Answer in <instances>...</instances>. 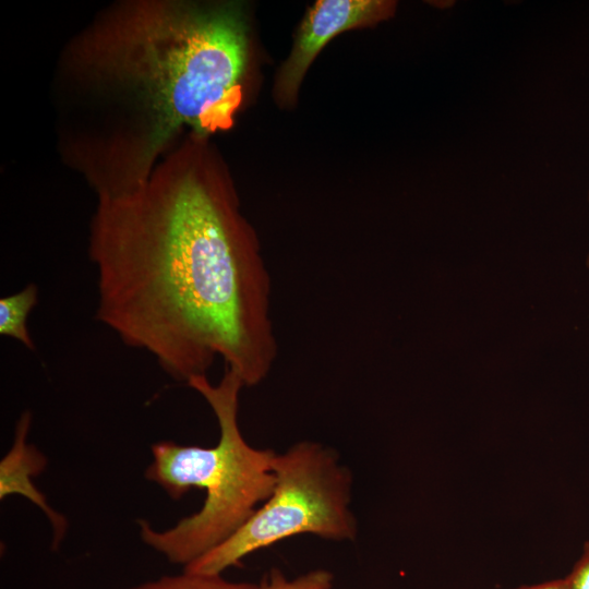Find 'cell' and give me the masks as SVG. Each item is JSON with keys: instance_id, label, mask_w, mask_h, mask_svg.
Instances as JSON below:
<instances>
[{"instance_id": "6da1fadb", "label": "cell", "mask_w": 589, "mask_h": 589, "mask_svg": "<svg viewBox=\"0 0 589 589\" xmlns=\"http://www.w3.org/2000/svg\"><path fill=\"white\" fill-rule=\"evenodd\" d=\"M171 149L135 190L98 199L88 255L96 318L178 382L217 357L244 386L277 357L271 277L235 205Z\"/></svg>"}, {"instance_id": "7a4b0ae2", "label": "cell", "mask_w": 589, "mask_h": 589, "mask_svg": "<svg viewBox=\"0 0 589 589\" xmlns=\"http://www.w3.org/2000/svg\"><path fill=\"white\" fill-rule=\"evenodd\" d=\"M248 21L239 2L128 0L67 46L60 73L75 96L65 155L97 194H127L184 129L228 130L243 100Z\"/></svg>"}, {"instance_id": "3957f363", "label": "cell", "mask_w": 589, "mask_h": 589, "mask_svg": "<svg viewBox=\"0 0 589 589\" xmlns=\"http://www.w3.org/2000/svg\"><path fill=\"white\" fill-rule=\"evenodd\" d=\"M212 408L219 440L213 447L160 441L151 446L146 480L172 500L191 489L205 492L202 507L168 529H155L139 520L141 540L169 562L188 566L232 536L272 494L275 483L272 460L276 452L251 446L238 424L239 375L225 368L213 385L207 375L187 382Z\"/></svg>"}, {"instance_id": "277c9868", "label": "cell", "mask_w": 589, "mask_h": 589, "mask_svg": "<svg viewBox=\"0 0 589 589\" xmlns=\"http://www.w3.org/2000/svg\"><path fill=\"white\" fill-rule=\"evenodd\" d=\"M272 471L275 483L269 497L232 536L183 569L223 574L249 554L297 534L356 539L352 473L333 448L313 441L294 443L275 453Z\"/></svg>"}, {"instance_id": "5b68a950", "label": "cell", "mask_w": 589, "mask_h": 589, "mask_svg": "<svg viewBox=\"0 0 589 589\" xmlns=\"http://www.w3.org/2000/svg\"><path fill=\"white\" fill-rule=\"evenodd\" d=\"M396 2L384 0H320L309 9L298 31L292 51L277 81L285 101L292 100L308 68L322 48L336 35L353 27L388 19Z\"/></svg>"}, {"instance_id": "8992f818", "label": "cell", "mask_w": 589, "mask_h": 589, "mask_svg": "<svg viewBox=\"0 0 589 589\" xmlns=\"http://www.w3.org/2000/svg\"><path fill=\"white\" fill-rule=\"evenodd\" d=\"M33 416L25 410L16 421L14 438L10 449L0 460V500L21 495L38 507L48 519L52 530V549L57 550L68 532L67 518L56 512L39 491L34 479L47 467L46 456L27 442Z\"/></svg>"}, {"instance_id": "52a82bcc", "label": "cell", "mask_w": 589, "mask_h": 589, "mask_svg": "<svg viewBox=\"0 0 589 589\" xmlns=\"http://www.w3.org/2000/svg\"><path fill=\"white\" fill-rule=\"evenodd\" d=\"M37 300L38 288L35 284H28L19 292L0 299V334L19 340L31 350L35 349V345L26 320Z\"/></svg>"}, {"instance_id": "ba28073f", "label": "cell", "mask_w": 589, "mask_h": 589, "mask_svg": "<svg viewBox=\"0 0 589 589\" xmlns=\"http://www.w3.org/2000/svg\"><path fill=\"white\" fill-rule=\"evenodd\" d=\"M128 589H260V582L230 581L223 574H202L183 569Z\"/></svg>"}, {"instance_id": "9c48e42d", "label": "cell", "mask_w": 589, "mask_h": 589, "mask_svg": "<svg viewBox=\"0 0 589 589\" xmlns=\"http://www.w3.org/2000/svg\"><path fill=\"white\" fill-rule=\"evenodd\" d=\"M334 576L326 569H314L288 579L279 569L272 568L260 581V589H332Z\"/></svg>"}, {"instance_id": "30bf717a", "label": "cell", "mask_w": 589, "mask_h": 589, "mask_svg": "<svg viewBox=\"0 0 589 589\" xmlns=\"http://www.w3.org/2000/svg\"><path fill=\"white\" fill-rule=\"evenodd\" d=\"M567 578L572 589H589V541H585L581 553Z\"/></svg>"}, {"instance_id": "8fae6325", "label": "cell", "mask_w": 589, "mask_h": 589, "mask_svg": "<svg viewBox=\"0 0 589 589\" xmlns=\"http://www.w3.org/2000/svg\"><path fill=\"white\" fill-rule=\"evenodd\" d=\"M516 589H572L567 576L534 585L520 586Z\"/></svg>"}, {"instance_id": "7c38bea8", "label": "cell", "mask_w": 589, "mask_h": 589, "mask_svg": "<svg viewBox=\"0 0 589 589\" xmlns=\"http://www.w3.org/2000/svg\"><path fill=\"white\" fill-rule=\"evenodd\" d=\"M586 265L589 268V254H588L587 260H586Z\"/></svg>"}, {"instance_id": "4fadbf2b", "label": "cell", "mask_w": 589, "mask_h": 589, "mask_svg": "<svg viewBox=\"0 0 589 589\" xmlns=\"http://www.w3.org/2000/svg\"><path fill=\"white\" fill-rule=\"evenodd\" d=\"M588 201H589V193H588Z\"/></svg>"}]
</instances>
